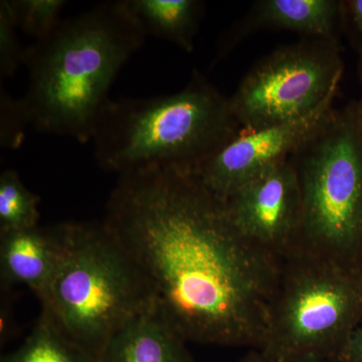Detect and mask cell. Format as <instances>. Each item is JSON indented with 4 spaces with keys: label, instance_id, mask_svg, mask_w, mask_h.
Instances as JSON below:
<instances>
[{
    "label": "cell",
    "instance_id": "7",
    "mask_svg": "<svg viewBox=\"0 0 362 362\" xmlns=\"http://www.w3.org/2000/svg\"><path fill=\"white\" fill-rule=\"evenodd\" d=\"M339 45L305 39L257 62L228 99L240 129L252 132L291 122L335 100L344 73Z\"/></svg>",
    "mask_w": 362,
    "mask_h": 362
},
{
    "label": "cell",
    "instance_id": "16",
    "mask_svg": "<svg viewBox=\"0 0 362 362\" xmlns=\"http://www.w3.org/2000/svg\"><path fill=\"white\" fill-rule=\"evenodd\" d=\"M14 23L37 40L52 35L62 23L65 0H7Z\"/></svg>",
    "mask_w": 362,
    "mask_h": 362
},
{
    "label": "cell",
    "instance_id": "15",
    "mask_svg": "<svg viewBox=\"0 0 362 362\" xmlns=\"http://www.w3.org/2000/svg\"><path fill=\"white\" fill-rule=\"evenodd\" d=\"M40 202L16 171L4 170L0 175V233L39 226Z\"/></svg>",
    "mask_w": 362,
    "mask_h": 362
},
{
    "label": "cell",
    "instance_id": "14",
    "mask_svg": "<svg viewBox=\"0 0 362 362\" xmlns=\"http://www.w3.org/2000/svg\"><path fill=\"white\" fill-rule=\"evenodd\" d=\"M0 362H97L66 339L51 321L40 313L39 320L18 349Z\"/></svg>",
    "mask_w": 362,
    "mask_h": 362
},
{
    "label": "cell",
    "instance_id": "8",
    "mask_svg": "<svg viewBox=\"0 0 362 362\" xmlns=\"http://www.w3.org/2000/svg\"><path fill=\"white\" fill-rule=\"evenodd\" d=\"M223 202L233 223L255 244L281 259L296 246L302 202L291 157L243 183Z\"/></svg>",
    "mask_w": 362,
    "mask_h": 362
},
{
    "label": "cell",
    "instance_id": "5",
    "mask_svg": "<svg viewBox=\"0 0 362 362\" xmlns=\"http://www.w3.org/2000/svg\"><path fill=\"white\" fill-rule=\"evenodd\" d=\"M301 192L292 252L362 271V109L333 108L291 156Z\"/></svg>",
    "mask_w": 362,
    "mask_h": 362
},
{
    "label": "cell",
    "instance_id": "17",
    "mask_svg": "<svg viewBox=\"0 0 362 362\" xmlns=\"http://www.w3.org/2000/svg\"><path fill=\"white\" fill-rule=\"evenodd\" d=\"M13 13L7 0L0 1V78L13 77L25 66V49L21 47Z\"/></svg>",
    "mask_w": 362,
    "mask_h": 362
},
{
    "label": "cell",
    "instance_id": "2",
    "mask_svg": "<svg viewBox=\"0 0 362 362\" xmlns=\"http://www.w3.org/2000/svg\"><path fill=\"white\" fill-rule=\"evenodd\" d=\"M145 40L122 0L62 21L25 49L28 85L21 103L28 124L45 134L92 141L117 75Z\"/></svg>",
    "mask_w": 362,
    "mask_h": 362
},
{
    "label": "cell",
    "instance_id": "23",
    "mask_svg": "<svg viewBox=\"0 0 362 362\" xmlns=\"http://www.w3.org/2000/svg\"><path fill=\"white\" fill-rule=\"evenodd\" d=\"M359 59H358V66H357V71H358V78H359V84H361V98L358 100L359 103H361V109H362V51L358 52Z\"/></svg>",
    "mask_w": 362,
    "mask_h": 362
},
{
    "label": "cell",
    "instance_id": "22",
    "mask_svg": "<svg viewBox=\"0 0 362 362\" xmlns=\"http://www.w3.org/2000/svg\"><path fill=\"white\" fill-rule=\"evenodd\" d=\"M293 362H339L334 361V359L326 358V357L308 356H303L301 358H298L296 361Z\"/></svg>",
    "mask_w": 362,
    "mask_h": 362
},
{
    "label": "cell",
    "instance_id": "13",
    "mask_svg": "<svg viewBox=\"0 0 362 362\" xmlns=\"http://www.w3.org/2000/svg\"><path fill=\"white\" fill-rule=\"evenodd\" d=\"M126 11L146 35L168 40L187 52L194 49L204 2L199 0H122Z\"/></svg>",
    "mask_w": 362,
    "mask_h": 362
},
{
    "label": "cell",
    "instance_id": "6",
    "mask_svg": "<svg viewBox=\"0 0 362 362\" xmlns=\"http://www.w3.org/2000/svg\"><path fill=\"white\" fill-rule=\"evenodd\" d=\"M362 322V271L292 252L282 273L263 350L276 362L303 356L339 361Z\"/></svg>",
    "mask_w": 362,
    "mask_h": 362
},
{
    "label": "cell",
    "instance_id": "19",
    "mask_svg": "<svg viewBox=\"0 0 362 362\" xmlns=\"http://www.w3.org/2000/svg\"><path fill=\"white\" fill-rule=\"evenodd\" d=\"M341 28L357 52L362 51V0H341Z\"/></svg>",
    "mask_w": 362,
    "mask_h": 362
},
{
    "label": "cell",
    "instance_id": "18",
    "mask_svg": "<svg viewBox=\"0 0 362 362\" xmlns=\"http://www.w3.org/2000/svg\"><path fill=\"white\" fill-rule=\"evenodd\" d=\"M1 146L16 149L23 140L25 128L28 124L21 100H14L1 90Z\"/></svg>",
    "mask_w": 362,
    "mask_h": 362
},
{
    "label": "cell",
    "instance_id": "12",
    "mask_svg": "<svg viewBox=\"0 0 362 362\" xmlns=\"http://www.w3.org/2000/svg\"><path fill=\"white\" fill-rule=\"evenodd\" d=\"M156 302L114 334L97 362H195Z\"/></svg>",
    "mask_w": 362,
    "mask_h": 362
},
{
    "label": "cell",
    "instance_id": "1",
    "mask_svg": "<svg viewBox=\"0 0 362 362\" xmlns=\"http://www.w3.org/2000/svg\"><path fill=\"white\" fill-rule=\"evenodd\" d=\"M103 223L187 342L263 349L283 259L243 235L197 175L119 176Z\"/></svg>",
    "mask_w": 362,
    "mask_h": 362
},
{
    "label": "cell",
    "instance_id": "9",
    "mask_svg": "<svg viewBox=\"0 0 362 362\" xmlns=\"http://www.w3.org/2000/svg\"><path fill=\"white\" fill-rule=\"evenodd\" d=\"M334 100L298 120L240 133L194 173L225 201L235 188L279 162L291 157L333 110Z\"/></svg>",
    "mask_w": 362,
    "mask_h": 362
},
{
    "label": "cell",
    "instance_id": "4",
    "mask_svg": "<svg viewBox=\"0 0 362 362\" xmlns=\"http://www.w3.org/2000/svg\"><path fill=\"white\" fill-rule=\"evenodd\" d=\"M40 301L57 329L98 361L114 334L156 299L102 221L68 223L63 256Z\"/></svg>",
    "mask_w": 362,
    "mask_h": 362
},
{
    "label": "cell",
    "instance_id": "11",
    "mask_svg": "<svg viewBox=\"0 0 362 362\" xmlns=\"http://www.w3.org/2000/svg\"><path fill=\"white\" fill-rule=\"evenodd\" d=\"M66 232L68 223L0 233L2 288L25 285L40 299L63 256Z\"/></svg>",
    "mask_w": 362,
    "mask_h": 362
},
{
    "label": "cell",
    "instance_id": "21",
    "mask_svg": "<svg viewBox=\"0 0 362 362\" xmlns=\"http://www.w3.org/2000/svg\"><path fill=\"white\" fill-rule=\"evenodd\" d=\"M239 362H276L261 349H252Z\"/></svg>",
    "mask_w": 362,
    "mask_h": 362
},
{
    "label": "cell",
    "instance_id": "20",
    "mask_svg": "<svg viewBox=\"0 0 362 362\" xmlns=\"http://www.w3.org/2000/svg\"><path fill=\"white\" fill-rule=\"evenodd\" d=\"M339 362H362V322L350 335Z\"/></svg>",
    "mask_w": 362,
    "mask_h": 362
},
{
    "label": "cell",
    "instance_id": "3",
    "mask_svg": "<svg viewBox=\"0 0 362 362\" xmlns=\"http://www.w3.org/2000/svg\"><path fill=\"white\" fill-rule=\"evenodd\" d=\"M242 129L228 98L199 71L175 94L110 100L93 136L100 168L195 173Z\"/></svg>",
    "mask_w": 362,
    "mask_h": 362
},
{
    "label": "cell",
    "instance_id": "10",
    "mask_svg": "<svg viewBox=\"0 0 362 362\" xmlns=\"http://www.w3.org/2000/svg\"><path fill=\"white\" fill-rule=\"evenodd\" d=\"M263 30L301 33L307 39L339 42L341 0H258L246 16L232 26L218 45V57Z\"/></svg>",
    "mask_w": 362,
    "mask_h": 362
}]
</instances>
